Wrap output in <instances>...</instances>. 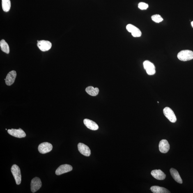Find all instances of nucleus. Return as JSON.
<instances>
[{
  "instance_id": "obj_4",
  "label": "nucleus",
  "mask_w": 193,
  "mask_h": 193,
  "mask_svg": "<svg viewBox=\"0 0 193 193\" xmlns=\"http://www.w3.org/2000/svg\"><path fill=\"white\" fill-rule=\"evenodd\" d=\"M31 185L32 192H36L42 187V183L41 180L38 177H35L32 180Z\"/></svg>"
},
{
  "instance_id": "obj_13",
  "label": "nucleus",
  "mask_w": 193,
  "mask_h": 193,
  "mask_svg": "<svg viewBox=\"0 0 193 193\" xmlns=\"http://www.w3.org/2000/svg\"><path fill=\"white\" fill-rule=\"evenodd\" d=\"M170 146L168 141L166 139L161 140L159 144V149L161 152L166 153L169 151Z\"/></svg>"
},
{
  "instance_id": "obj_7",
  "label": "nucleus",
  "mask_w": 193,
  "mask_h": 193,
  "mask_svg": "<svg viewBox=\"0 0 193 193\" xmlns=\"http://www.w3.org/2000/svg\"><path fill=\"white\" fill-rule=\"evenodd\" d=\"M37 46L40 50L43 52L48 51L52 46V43L47 40H41L38 42Z\"/></svg>"
},
{
  "instance_id": "obj_19",
  "label": "nucleus",
  "mask_w": 193,
  "mask_h": 193,
  "mask_svg": "<svg viewBox=\"0 0 193 193\" xmlns=\"http://www.w3.org/2000/svg\"><path fill=\"white\" fill-rule=\"evenodd\" d=\"M0 46H1V50L3 52L6 53L7 54H9L10 52L9 46L4 40H1L0 42Z\"/></svg>"
},
{
  "instance_id": "obj_2",
  "label": "nucleus",
  "mask_w": 193,
  "mask_h": 193,
  "mask_svg": "<svg viewBox=\"0 0 193 193\" xmlns=\"http://www.w3.org/2000/svg\"><path fill=\"white\" fill-rule=\"evenodd\" d=\"M11 171L15 179L16 183L17 185H19L21 183L22 180L20 168L16 164H13L11 167Z\"/></svg>"
},
{
  "instance_id": "obj_23",
  "label": "nucleus",
  "mask_w": 193,
  "mask_h": 193,
  "mask_svg": "<svg viewBox=\"0 0 193 193\" xmlns=\"http://www.w3.org/2000/svg\"><path fill=\"white\" fill-rule=\"evenodd\" d=\"M191 25H192V27L193 28V21L191 22Z\"/></svg>"
},
{
  "instance_id": "obj_11",
  "label": "nucleus",
  "mask_w": 193,
  "mask_h": 193,
  "mask_svg": "<svg viewBox=\"0 0 193 193\" xmlns=\"http://www.w3.org/2000/svg\"><path fill=\"white\" fill-rule=\"evenodd\" d=\"M78 150L80 153L85 156L88 157L91 155V151L89 147L84 143H79L78 145Z\"/></svg>"
},
{
  "instance_id": "obj_15",
  "label": "nucleus",
  "mask_w": 193,
  "mask_h": 193,
  "mask_svg": "<svg viewBox=\"0 0 193 193\" xmlns=\"http://www.w3.org/2000/svg\"><path fill=\"white\" fill-rule=\"evenodd\" d=\"M84 122L85 125L90 130L95 131L98 129L99 127L97 124L91 120L85 119L84 120Z\"/></svg>"
},
{
  "instance_id": "obj_20",
  "label": "nucleus",
  "mask_w": 193,
  "mask_h": 193,
  "mask_svg": "<svg viewBox=\"0 0 193 193\" xmlns=\"http://www.w3.org/2000/svg\"><path fill=\"white\" fill-rule=\"evenodd\" d=\"M2 9L5 12H8L11 7V3L10 0H2Z\"/></svg>"
},
{
  "instance_id": "obj_12",
  "label": "nucleus",
  "mask_w": 193,
  "mask_h": 193,
  "mask_svg": "<svg viewBox=\"0 0 193 193\" xmlns=\"http://www.w3.org/2000/svg\"><path fill=\"white\" fill-rule=\"evenodd\" d=\"M17 73L15 70H12L8 74L6 79H4L6 84L7 86L12 85L15 82Z\"/></svg>"
},
{
  "instance_id": "obj_21",
  "label": "nucleus",
  "mask_w": 193,
  "mask_h": 193,
  "mask_svg": "<svg viewBox=\"0 0 193 193\" xmlns=\"http://www.w3.org/2000/svg\"><path fill=\"white\" fill-rule=\"evenodd\" d=\"M151 19L154 22L156 23H159L163 21V19L159 15H155L152 16Z\"/></svg>"
},
{
  "instance_id": "obj_17",
  "label": "nucleus",
  "mask_w": 193,
  "mask_h": 193,
  "mask_svg": "<svg viewBox=\"0 0 193 193\" xmlns=\"http://www.w3.org/2000/svg\"><path fill=\"white\" fill-rule=\"evenodd\" d=\"M150 190L154 193H170V192L165 188L159 186H152L150 187Z\"/></svg>"
},
{
  "instance_id": "obj_22",
  "label": "nucleus",
  "mask_w": 193,
  "mask_h": 193,
  "mask_svg": "<svg viewBox=\"0 0 193 193\" xmlns=\"http://www.w3.org/2000/svg\"><path fill=\"white\" fill-rule=\"evenodd\" d=\"M138 7L141 10H146L148 7V5L146 3L140 2L138 5Z\"/></svg>"
},
{
  "instance_id": "obj_18",
  "label": "nucleus",
  "mask_w": 193,
  "mask_h": 193,
  "mask_svg": "<svg viewBox=\"0 0 193 193\" xmlns=\"http://www.w3.org/2000/svg\"><path fill=\"white\" fill-rule=\"evenodd\" d=\"M86 91L89 95L95 96L98 94L99 90L98 88H94L93 87L90 86L86 88Z\"/></svg>"
},
{
  "instance_id": "obj_5",
  "label": "nucleus",
  "mask_w": 193,
  "mask_h": 193,
  "mask_svg": "<svg viewBox=\"0 0 193 193\" xmlns=\"http://www.w3.org/2000/svg\"><path fill=\"white\" fill-rule=\"evenodd\" d=\"M53 148L52 145L48 142H43L39 145V152L42 154H45L50 152Z\"/></svg>"
},
{
  "instance_id": "obj_8",
  "label": "nucleus",
  "mask_w": 193,
  "mask_h": 193,
  "mask_svg": "<svg viewBox=\"0 0 193 193\" xmlns=\"http://www.w3.org/2000/svg\"><path fill=\"white\" fill-rule=\"evenodd\" d=\"M8 133L10 135L17 138H22L26 137V134L24 131L22 129H12L8 130Z\"/></svg>"
},
{
  "instance_id": "obj_1",
  "label": "nucleus",
  "mask_w": 193,
  "mask_h": 193,
  "mask_svg": "<svg viewBox=\"0 0 193 193\" xmlns=\"http://www.w3.org/2000/svg\"><path fill=\"white\" fill-rule=\"evenodd\" d=\"M178 58L181 61H190L193 59V52L189 50H182L178 54Z\"/></svg>"
},
{
  "instance_id": "obj_10",
  "label": "nucleus",
  "mask_w": 193,
  "mask_h": 193,
  "mask_svg": "<svg viewBox=\"0 0 193 193\" xmlns=\"http://www.w3.org/2000/svg\"><path fill=\"white\" fill-rule=\"evenodd\" d=\"M73 170L72 166L68 164H63L60 166L56 170V174L57 175H60L64 173L69 172Z\"/></svg>"
},
{
  "instance_id": "obj_16",
  "label": "nucleus",
  "mask_w": 193,
  "mask_h": 193,
  "mask_svg": "<svg viewBox=\"0 0 193 193\" xmlns=\"http://www.w3.org/2000/svg\"><path fill=\"white\" fill-rule=\"evenodd\" d=\"M170 172L172 178L175 180V181L178 182V183L182 184V180L181 178L179 173L177 170L173 168H171L170 170Z\"/></svg>"
},
{
  "instance_id": "obj_6",
  "label": "nucleus",
  "mask_w": 193,
  "mask_h": 193,
  "mask_svg": "<svg viewBox=\"0 0 193 193\" xmlns=\"http://www.w3.org/2000/svg\"><path fill=\"white\" fill-rule=\"evenodd\" d=\"M143 67L149 75H153L156 73L155 67L153 63L149 61H146L143 63Z\"/></svg>"
},
{
  "instance_id": "obj_9",
  "label": "nucleus",
  "mask_w": 193,
  "mask_h": 193,
  "mask_svg": "<svg viewBox=\"0 0 193 193\" xmlns=\"http://www.w3.org/2000/svg\"><path fill=\"white\" fill-rule=\"evenodd\" d=\"M126 29L132 34L133 36L134 37H138L141 36L142 33L139 28L131 24H128L126 26Z\"/></svg>"
},
{
  "instance_id": "obj_3",
  "label": "nucleus",
  "mask_w": 193,
  "mask_h": 193,
  "mask_svg": "<svg viewBox=\"0 0 193 193\" xmlns=\"http://www.w3.org/2000/svg\"><path fill=\"white\" fill-rule=\"evenodd\" d=\"M163 112L164 116L172 123H176L177 118L176 115L175 114L172 110L169 107H166L164 108L163 110Z\"/></svg>"
},
{
  "instance_id": "obj_14",
  "label": "nucleus",
  "mask_w": 193,
  "mask_h": 193,
  "mask_svg": "<svg viewBox=\"0 0 193 193\" xmlns=\"http://www.w3.org/2000/svg\"><path fill=\"white\" fill-rule=\"evenodd\" d=\"M151 174L153 178L157 180H162L165 179L166 175L160 170H155L152 171Z\"/></svg>"
}]
</instances>
